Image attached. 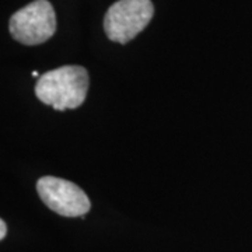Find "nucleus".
<instances>
[{
	"label": "nucleus",
	"mask_w": 252,
	"mask_h": 252,
	"mask_svg": "<svg viewBox=\"0 0 252 252\" xmlns=\"http://www.w3.org/2000/svg\"><path fill=\"white\" fill-rule=\"evenodd\" d=\"M153 14L152 0H119L105 14V34L114 42L126 44L143 31Z\"/></svg>",
	"instance_id": "7ed1b4c3"
},
{
	"label": "nucleus",
	"mask_w": 252,
	"mask_h": 252,
	"mask_svg": "<svg viewBox=\"0 0 252 252\" xmlns=\"http://www.w3.org/2000/svg\"><path fill=\"white\" fill-rule=\"evenodd\" d=\"M6 233H7V227H6V223H4V220H0V240H4Z\"/></svg>",
	"instance_id": "39448f33"
},
{
	"label": "nucleus",
	"mask_w": 252,
	"mask_h": 252,
	"mask_svg": "<svg viewBox=\"0 0 252 252\" xmlns=\"http://www.w3.org/2000/svg\"><path fill=\"white\" fill-rule=\"evenodd\" d=\"M89 91V73L81 66H62L39 76L35 94L58 111L79 108Z\"/></svg>",
	"instance_id": "f257e3e1"
},
{
	"label": "nucleus",
	"mask_w": 252,
	"mask_h": 252,
	"mask_svg": "<svg viewBox=\"0 0 252 252\" xmlns=\"http://www.w3.org/2000/svg\"><path fill=\"white\" fill-rule=\"evenodd\" d=\"M10 34L24 45H39L56 31V14L48 0H34L16 11L9 23Z\"/></svg>",
	"instance_id": "f03ea898"
},
{
	"label": "nucleus",
	"mask_w": 252,
	"mask_h": 252,
	"mask_svg": "<svg viewBox=\"0 0 252 252\" xmlns=\"http://www.w3.org/2000/svg\"><path fill=\"white\" fill-rule=\"evenodd\" d=\"M36 192L46 206L61 216H84L91 207L90 199L84 190L76 184L62 178H39L36 182Z\"/></svg>",
	"instance_id": "20e7f679"
}]
</instances>
